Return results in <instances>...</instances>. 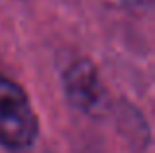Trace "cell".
I'll return each mask as SVG.
<instances>
[{
  "label": "cell",
  "instance_id": "cell-1",
  "mask_svg": "<svg viewBox=\"0 0 155 153\" xmlns=\"http://www.w3.org/2000/svg\"><path fill=\"white\" fill-rule=\"evenodd\" d=\"M38 135V116L18 83L0 76V143L10 149L31 145Z\"/></svg>",
  "mask_w": 155,
  "mask_h": 153
}]
</instances>
